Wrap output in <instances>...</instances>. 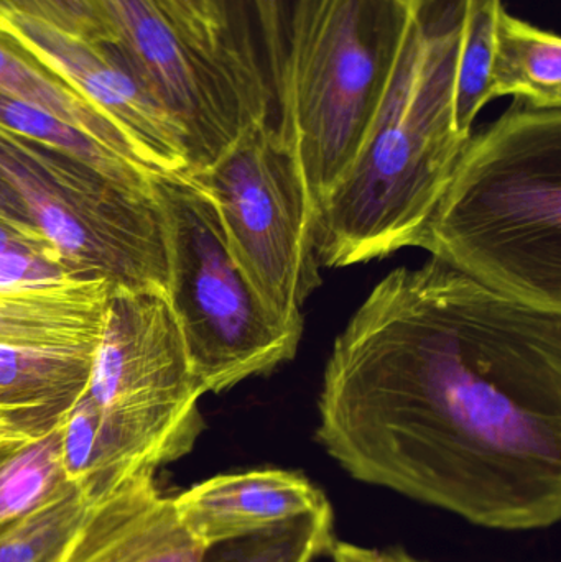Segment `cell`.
Here are the masks:
<instances>
[{
    "label": "cell",
    "instance_id": "9",
    "mask_svg": "<svg viewBox=\"0 0 561 562\" xmlns=\"http://www.w3.org/2000/svg\"><path fill=\"white\" fill-rule=\"evenodd\" d=\"M117 49L173 115L187 142L188 173L210 168L257 124L229 76L191 48L155 0H96Z\"/></svg>",
    "mask_w": 561,
    "mask_h": 562
},
{
    "label": "cell",
    "instance_id": "26",
    "mask_svg": "<svg viewBox=\"0 0 561 562\" xmlns=\"http://www.w3.org/2000/svg\"><path fill=\"white\" fill-rule=\"evenodd\" d=\"M329 554L335 562H425L411 557L405 551L372 550V548L359 547L346 541H335Z\"/></svg>",
    "mask_w": 561,
    "mask_h": 562
},
{
    "label": "cell",
    "instance_id": "13",
    "mask_svg": "<svg viewBox=\"0 0 561 562\" xmlns=\"http://www.w3.org/2000/svg\"><path fill=\"white\" fill-rule=\"evenodd\" d=\"M206 551L154 475H138L92 505L63 562H203Z\"/></svg>",
    "mask_w": 561,
    "mask_h": 562
},
{
    "label": "cell",
    "instance_id": "24",
    "mask_svg": "<svg viewBox=\"0 0 561 562\" xmlns=\"http://www.w3.org/2000/svg\"><path fill=\"white\" fill-rule=\"evenodd\" d=\"M155 2L160 5L165 15L191 48L197 49L200 55L223 69L220 61V29H217L211 0H155Z\"/></svg>",
    "mask_w": 561,
    "mask_h": 562
},
{
    "label": "cell",
    "instance_id": "27",
    "mask_svg": "<svg viewBox=\"0 0 561 562\" xmlns=\"http://www.w3.org/2000/svg\"><path fill=\"white\" fill-rule=\"evenodd\" d=\"M0 220L30 231V233H38L19 194L12 190V187L2 177H0Z\"/></svg>",
    "mask_w": 561,
    "mask_h": 562
},
{
    "label": "cell",
    "instance_id": "21",
    "mask_svg": "<svg viewBox=\"0 0 561 562\" xmlns=\"http://www.w3.org/2000/svg\"><path fill=\"white\" fill-rule=\"evenodd\" d=\"M503 0H474L464 26L455 89V117L470 137L480 112L493 101V63L496 25Z\"/></svg>",
    "mask_w": 561,
    "mask_h": 562
},
{
    "label": "cell",
    "instance_id": "5",
    "mask_svg": "<svg viewBox=\"0 0 561 562\" xmlns=\"http://www.w3.org/2000/svg\"><path fill=\"white\" fill-rule=\"evenodd\" d=\"M407 16L408 0H303L290 55L287 137L315 213L364 147Z\"/></svg>",
    "mask_w": 561,
    "mask_h": 562
},
{
    "label": "cell",
    "instance_id": "3",
    "mask_svg": "<svg viewBox=\"0 0 561 562\" xmlns=\"http://www.w3.org/2000/svg\"><path fill=\"white\" fill-rule=\"evenodd\" d=\"M414 247L496 293L561 313V109L514 99L471 134Z\"/></svg>",
    "mask_w": 561,
    "mask_h": 562
},
{
    "label": "cell",
    "instance_id": "20",
    "mask_svg": "<svg viewBox=\"0 0 561 562\" xmlns=\"http://www.w3.org/2000/svg\"><path fill=\"white\" fill-rule=\"evenodd\" d=\"M335 543L332 507L207 548L203 562H315Z\"/></svg>",
    "mask_w": 561,
    "mask_h": 562
},
{
    "label": "cell",
    "instance_id": "11",
    "mask_svg": "<svg viewBox=\"0 0 561 562\" xmlns=\"http://www.w3.org/2000/svg\"><path fill=\"white\" fill-rule=\"evenodd\" d=\"M211 5L221 66L256 122L287 137L290 55L303 0H211Z\"/></svg>",
    "mask_w": 561,
    "mask_h": 562
},
{
    "label": "cell",
    "instance_id": "18",
    "mask_svg": "<svg viewBox=\"0 0 561 562\" xmlns=\"http://www.w3.org/2000/svg\"><path fill=\"white\" fill-rule=\"evenodd\" d=\"M72 487L63 462L61 426L38 438L0 436V533Z\"/></svg>",
    "mask_w": 561,
    "mask_h": 562
},
{
    "label": "cell",
    "instance_id": "6",
    "mask_svg": "<svg viewBox=\"0 0 561 562\" xmlns=\"http://www.w3.org/2000/svg\"><path fill=\"white\" fill-rule=\"evenodd\" d=\"M150 191L164 223L168 301L204 395L292 360L303 319H283L254 290L210 194L187 171L154 175Z\"/></svg>",
    "mask_w": 561,
    "mask_h": 562
},
{
    "label": "cell",
    "instance_id": "17",
    "mask_svg": "<svg viewBox=\"0 0 561 562\" xmlns=\"http://www.w3.org/2000/svg\"><path fill=\"white\" fill-rule=\"evenodd\" d=\"M513 95L537 109H561V38L501 10L493 63V98Z\"/></svg>",
    "mask_w": 561,
    "mask_h": 562
},
{
    "label": "cell",
    "instance_id": "2",
    "mask_svg": "<svg viewBox=\"0 0 561 562\" xmlns=\"http://www.w3.org/2000/svg\"><path fill=\"white\" fill-rule=\"evenodd\" d=\"M474 0H408L384 98L361 154L315 213L329 269L414 247L470 137L455 117L464 26Z\"/></svg>",
    "mask_w": 561,
    "mask_h": 562
},
{
    "label": "cell",
    "instance_id": "16",
    "mask_svg": "<svg viewBox=\"0 0 561 562\" xmlns=\"http://www.w3.org/2000/svg\"><path fill=\"white\" fill-rule=\"evenodd\" d=\"M0 94L20 99L61 119L99 144L147 170L124 132L61 76L0 26ZM154 175V173H152Z\"/></svg>",
    "mask_w": 561,
    "mask_h": 562
},
{
    "label": "cell",
    "instance_id": "15",
    "mask_svg": "<svg viewBox=\"0 0 561 562\" xmlns=\"http://www.w3.org/2000/svg\"><path fill=\"white\" fill-rule=\"evenodd\" d=\"M112 288L104 280L0 286V342L96 349Z\"/></svg>",
    "mask_w": 561,
    "mask_h": 562
},
{
    "label": "cell",
    "instance_id": "12",
    "mask_svg": "<svg viewBox=\"0 0 561 562\" xmlns=\"http://www.w3.org/2000/svg\"><path fill=\"white\" fill-rule=\"evenodd\" d=\"M173 502L187 530L206 548L329 507L326 495L305 475L282 469L216 475Z\"/></svg>",
    "mask_w": 561,
    "mask_h": 562
},
{
    "label": "cell",
    "instance_id": "23",
    "mask_svg": "<svg viewBox=\"0 0 561 562\" xmlns=\"http://www.w3.org/2000/svg\"><path fill=\"white\" fill-rule=\"evenodd\" d=\"M0 12L30 16L78 38L117 46V35L96 0H0Z\"/></svg>",
    "mask_w": 561,
    "mask_h": 562
},
{
    "label": "cell",
    "instance_id": "7",
    "mask_svg": "<svg viewBox=\"0 0 561 562\" xmlns=\"http://www.w3.org/2000/svg\"><path fill=\"white\" fill-rule=\"evenodd\" d=\"M0 177L75 280L167 291L164 223L152 191L0 125Z\"/></svg>",
    "mask_w": 561,
    "mask_h": 562
},
{
    "label": "cell",
    "instance_id": "1",
    "mask_svg": "<svg viewBox=\"0 0 561 562\" xmlns=\"http://www.w3.org/2000/svg\"><path fill=\"white\" fill-rule=\"evenodd\" d=\"M316 439L356 481L478 527H553L561 313L435 259L399 267L336 337Z\"/></svg>",
    "mask_w": 561,
    "mask_h": 562
},
{
    "label": "cell",
    "instance_id": "14",
    "mask_svg": "<svg viewBox=\"0 0 561 562\" xmlns=\"http://www.w3.org/2000/svg\"><path fill=\"white\" fill-rule=\"evenodd\" d=\"M96 349L0 342V428L38 438L61 426L85 392Z\"/></svg>",
    "mask_w": 561,
    "mask_h": 562
},
{
    "label": "cell",
    "instance_id": "22",
    "mask_svg": "<svg viewBox=\"0 0 561 562\" xmlns=\"http://www.w3.org/2000/svg\"><path fill=\"white\" fill-rule=\"evenodd\" d=\"M91 508L75 485L0 533V562H63Z\"/></svg>",
    "mask_w": 561,
    "mask_h": 562
},
{
    "label": "cell",
    "instance_id": "28",
    "mask_svg": "<svg viewBox=\"0 0 561 562\" xmlns=\"http://www.w3.org/2000/svg\"><path fill=\"white\" fill-rule=\"evenodd\" d=\"M0 436H3V438H12V436H7L5 432L2 431V428H0Z\"/></svg>",
    "mask_w": 561,
    "mask_h": 562
},
{
    "label": "cell",
    "instance_id": "4",
    "mask_svg": "<svg viewBox=\"0 0 561 562\" xmlns=\"http://www.w3.org/2000/svg\"><path fill=\"white\" fill-rule=\"evenodd\" d=\"M204 395L160 288H112L85 392L61 423L69 481L92 505L193 449Z\"/></svg>",
    "mask_w": 561,
    "mask_h": 562
},
{
    "label": "cell",
    "instance_id": "10",
    "mask_svg": "<svg viewBox=\"0 0 561 562\" xmlns=\"http://www.w3.org/2000/svg\"><path fill=\"white\" fill-rule=\"evenodd\" d=\"M0 26L108 115L152 173L188 170L180 125L117 46L78 38L16 13L0 12Z\"/></svg>",
    "mask_w": 561,
    "mask_h": 562
},
{
    "label": "cell",
    "instance_id": "19",
    "mask_svg": "<svg viewBox=\"0 0 561 562\" xmlns=\"http://www.w3.org/2000/svg\"><path fill=\"white\" fill-rule=\"evenodd\" d=\"M0 125L23 137L68 151L132 190L150 191L154 175L36 105L0 94Z\"/></svg>",
    "mask_w": 561,
    "mask_h": 562
},
{
    "label": "cell",
    "instance_id": "25",
    "mask_svg": "<svg viewBox=\"0 0 561 562\" xmlns=\"http://www.w3.org/2000/svg\"><path fill=\"white\" fill-rule=\"evenodd\" d=\"M10 254L52 257V259L59 260L58 254L42 234L30 233V231L0 220V256H10Z\"/></svg>",
    "mask_w": 561,
    "mask_h": 562
},
{
    "label": "cell",
    "instance_id": "8",
    "mask_svg": "<svg viewBox=\"0 0 561 562\" xmlns=\"http://www.w3.org/2000/svg\"><path fill=\"white\" fill-rule=\"evenodd\" d=\"M188 175L213 200L231 254L263 303L283 319H303L322 277L315 211L289 138L250 125L210 168Z\"/></svg>",
    "mask_w": 561,
    "mask_h": 562
}]
</instances>
